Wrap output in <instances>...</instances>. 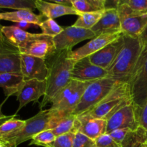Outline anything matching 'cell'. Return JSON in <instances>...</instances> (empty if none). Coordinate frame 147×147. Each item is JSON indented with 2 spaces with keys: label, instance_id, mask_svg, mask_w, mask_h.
I'll return each instance as SVG.
<instances>
[{
  "label": "cell",
  "instance_id": "6da1fadb",
  "mask_svg": "<svg viewBox=\"0 0 147 147\" xmlns=\"http://www.w3.org/2000/svg\"><path fill=\"white\" fill-rule=\"evenodd\" d=\"M70 50L56 51L53 55L46 59L48 67L46 80L47 90L40 103V110H43L45 106L52 103L55 97L71 80L72 70L76 61L70 57Z\"/></svg>",
  "mask_w": 147,
  "mask_h": 147
},
{
  "label": "cell",
  "instance_id": "7a4b0ae2",
  "mask_svg": "<svg viewBox=\"0 0 147 147\" xmlns=\"http://www.w3.org/2000/svg\"><path fill=\"white\" fill-rule=\"evenodd\" d=\"M124 44L111 67L109 76L121 83H128L139 58L144 43L140 37L123 34Z\"/></svg>",
  "mask_w": 147,
  "mask_h": 147
},
{
  "label": "cell",
  "instance_id": "3957f363",
  "mask_svg": "<svg viewBox=\"0 0 147 147\" xmlns=\"http://www.w3.org/2000/svg\"><path fill=\"white\" fill-rule=\"evenodd\" d=\"M57 111L52 109L40 110L32 117L25 120V125L10 137L1 141L4 147H17L31 140L33 136L45 130H50L51 122Z\"/></svg>",
  "mask_w": 147,
  "mask_h": 147
},
{
  "label": "cell",
  "instance_id": "277c9868",
  "mask_svg": "<svg viewBox=\"0 0 147 147\" xmlns=\"http://www.w3.org/2000/svg\"><path fill=\"white\" fill-rule=\"evenodd\" d=\"M119 83L121 82L109 76L92 81L86 88L80 102L71 115L78 117L88 113L101 103Z\"/></svg>",
  "mask_w": 147,
  "mask_h": 147
},
{
  "label": "cell",
  "instance_id": "5b68a950",
  "mask_svg": "<svg viewBox=\"0 0 147 147\" xmlns=\"http://www.w3.org/2000/svg\"><path fill=\"white\" fill-rule=\"evenodd\" d=\"M127 83L132 103L138 113L147 102V43H144L139 60Z\"/></svg>",
  "mask_w": 147,
  "mask_h": 147
},
{
  "label": "cell",
  "instance_id": "8992f818",
  "mask_svg": "<svg viewBox=\"0 0 147 147\" xmlns=\"http://www.w3.org/2000/svg\"><path fill=\"white\" fill-rule=\"evenodd\" d=\"M127 83H119L103 101L86 114L107 121L117 111L131 103Z\"/></svg>",
  "mask_w": 147,
  "mask_h": 147
},
{
  "label": "cell",
  "instance_id": "52a82bcc",
  "mask_svg": "<svg viewBox=\"0 0 147 147\" xmlns=\"http://www.w3.org/2000/svg\"><path fill=\"white\" fill-rule=\"evenodd\" d=\"M90 83L71 80L55 97L50 109L56 111L62 116L70 115L77 107L86 88Z\"/></svg>",
  "mask_w": 147,
  "mask_h": 147
},
{
  "label": "cell",
  "instance_id": "ba28073f",
  "mask_svg": "<svg viewBox=\"0 0 147 147\" xmlns=\"http://www.w3.org/2000/svg\"><path fill=\"white\" fill-rule=\"evenodd\" d=\"M117 9L121 32L131 37H141L147 29V14L134 11L121 0Z\"/></svg>",
  "mask_w": 147,
  "mask_h": 147
},
{
  "label": "cell",
  "instance_id": "9c48e42d",
  "mask_svg": "<svg viewBox=\"0 0 147 147\" xmlns=\"http://www.w3.org/2000/svg\"><path fill=\"white\" fill-rule=\"evenodd\" d=\"M21 57L20 49L0 32V73L21 74Z\"/></svg>",
  "mask_w": 147,
  "mask_h": 147
},
{
  "label": "cell",
  "instance_id": "30bf717a",
  "mask_svg": "<svg viewBox=\"0 0 147 147\" xmlns=\"http://www.w3.org/2000/svg\"><path fill=\"white\" fill-rule=\"evenodd\" d=\"M96 34L92 30L80 28L75 26L64 27L63 32L53 38L56 51L65 50H72L78 43L86 40H92Z\"/></svg>",
  "mask_w": 147,
  "mask_h": 147
},
{
  "label": "cell",
  "instance_id": "8fae6325",
  "mask_svg": "<svg viewBox=\"0 0 147 147\" xmlns=\"http://www.w3.org/2000/svg\"><path fill=\"white\" fill-rule=\"evenodd\" d=\"M140 127L137 113L133 103H129L112 115L107 120L106 134L121 129L135 131Z\"/></svg>",
  "mask_w": 147,
  "mask_h": 147
},
{
  "label": "cell",
  "instance_id": "7c38bea8",
  "mask_svg": "<svg viewBox=\"0 0 147 147\" xmlns=\"http://www.w3.org/2000/svg\"><path fill=\"white\" fill-rule=\"evenodd\" d=\"M109 76L108 70H104L90 62L89 57L76 62L71 73V80L81 82H92Z\"/></svg>",
  "mask_w": 147,
  "mask_h": 147
},
{
  "label": "cell",
  "instance_id": "4fadbf2b",
  "mask_svg": "<svg viewBox=\"0 0 147 147\" xmlns=\"http://www.w3.org/2000/svg\"><path fill=\"white\" fill-rule=\"evenodd\" d=\"M21 74L24 80H47L48 67L45 59L22 54L21 57Z\"/></svg>",
  "mask_w": 147,
  "mask_h": 147
},
{
  "label": "cell",
  "instance_id": "5bb4252c",
  "mask_svg": "<svg viewBox=\"0 0 147 147\" xmlns=\"http://www.w3.org/2000/svg\"><path fill=\"white\" fill-rule=\"evenodd\" d=\"M121 34L122 32H118L108 33L96 36L85 45L79 47L77 50H71L70 53V57L75 61H78L84 57H89L114 41Z\"/></svg>",
  "mask_w": 147,
  "mask_h": 147
},
{
  "label": "cell",
  "instance_id": "9a60e30c",
  "mask_svg": "<svg viewBox=\"0 0 147 147\" xmlns=\"http://www.w3.org/2000/svg\"><path fill=\"white\" fill-rule=\"evenodd\" d=\"M124 44L123 34L97 53L89 56L93 64L108 70L119 55Z\"/></svg>",
  "mask_w": 147,
  "mask_h": 147
},
{
  "label": "cell",
  "instance_id": "2e32d148",
  "mask_svg": "<svg viewBox=\"0 0 147 147\" xmlns=\"http://www.w3.org/2000/svg\"><path fill=\"white\" fill-rule=\"evenodd\" d=\"M46 90V80L40 81L36 79L25 80L20 92L17 95V100L19 101V107L15 115L30 102H38L40 98L45 96Z\"/></svg>",
  "mask_w": 147,
  "mask_h": 147
},
{
  "label": "cell",
  "instance_id": "e0dca14e",
  "mask_svg": "<svg viewBox=\"0 0 147 147\" xmlns=\"http://www.w3.org/2000/svg\"><path fill=\"white\" fill-rule=\"evenodd\" d=\"M107 121L96 119L89 114L78 116L75 131L80 132L90 139L96 141L98 137L106 134Z\"/></svg>",
  "mask_w": 147,
  "mask_h": 147
},
{
  "label": "cell",
  "instance_id": "ac0fdd59",
  "mask_svg": "<svg viewBox=\"0 0 147 147\" xmlns=\"http://www.w3.org/2000/svg\"><path fill=\"white\" fill-rule=\"evenodd\" d=\"M20 50L22 54L45 60L56 52L53 37L45 35L42 33H40L38 37L32 40L24 47L20 49Z\"/></svg>",
  "mask_w": 147,
  "mask_h": 147
},
{
  "label": "cell",
  "instance_id": "d6986e66",
  "mask_svg": "<svg viewBox=\"0 0 147 147\" xmlns=\"http://www.w3.org/2000/svg\"><path fill=\"white\" fill-rule=\"evenodd\" d=\"M96 36L108 33L121 32L117 8L106 9L98 22L91 29Z\"/></svg>",
  "mask_w": 147,
  "mask_h": 147
},
{
  "label": "cell",
  "instance_id": "ffe728a7",
  "mask_svg": "<svg viewBox=\"0 0 147 147\" xmlns=\"http://www.w3.org/2000/svg\"><path fill=\"white\" fill-rule=\"evenodd\" d=\"M0 30L7 40L19 49L25 47L40 34L28 32L16 26H0Z\"/></svg>",
  "mask_w": 147,
  "mask_h": 147
},
{
  "label": "cell",
  "instance_id": "44dd1931",
  "mask_svg": "<svg viewBox=\"0 0 147 147\" xmlns=\"http://www.w3.org/2000/svg\"><path fill=\"white\" fill-rule=\"evenodd\" d=\"M35 4L36 9L40 11L43 17L47 19L54 20L65 15H78V12L73 7H65L57 3L36 0Z\"/></svg>",
  "mask_w": 147,
  "mask_h": 147
},
{
  "label": "cell",
  "instance_id": "7402d4cb",
  "mask_svg": "<svg viewBox=\"0 0 147 147\" xmlns=\"http://www.w3.org/2000/svg\"><path fill=\"white\" fill-rule=\"evenodd\" d=\"M1 20L15 23L27 22L32 24L38 26L44 21L42 14L38 15L34 14L32 10L30 9H20L9 12H0V20Z\"/></svg>",
  "mask_w": 147,
  "mask_h": 147
},
{
  "label": "cell",
  "instance_id": "603a6c76",
  "mask_svg": "<svg viewBox=\"0 0 147 147\" xmlns=\"http://www.w3.org/2000/svg\"><path fill=\"white\" fill-rule=\"evenodd\" d=\"M24 81L25 80L22 74L0 73V87L3 88L7 98L14 95L17 96Z\"/></svg>",
  "mask_w": 147,
  "mask_h": 147
},
{
  "label": "cell",
  "instance_id": "cb8c5ba5",
  "mask_svg": "<svg viewBox=\"0 0 147 147\" xmlns=\"http://www.w3.org/2000/svg\"><path fill=\"white\" fill-rule=\"evenodd\" d=\"M106 0H72L73 8L79 13L103 12L106 9Z\"/></svg>",
  "mask_w": 147,
  "mask_h": 147
},
{
  "label": "cell",
  "instance_id": "d4e9b609",
  "mask_svg": "<svg viewBox=\"0 0 147 147\" xmlns=\"http://www.w3.org/2000/svg\"><path fill=\"white\" fill-rule=\"evenodd\" d=\"M77 117L73 115L61 116L58 114L55 119V126L51 131L56 136L65 134L76 133V122Z\"/></svg>",
  "mask_w": 147,
  "mask_h": 147
},
{
  "label": "cell",
  "instance_id": "484cf974",
  "mask_svg": "<svg viewBox=\"0 0 147 147\" xmlns=\"http://www.w3.org/2000/svg\"><path fill=\"white\" fill-rule=\"evenodd\" d=\"M25 125V120L8 119L0 125V140L3 141L17 133Z\"/></svg>",
  "mask_w": 147,
  "mask_h": 147
},
{
  "label": "cell",
  "instance_id": "4316f807",
  "mask_svg": "<svg viewBox=\"0 0 147 147\" xmlns=\"http://www.w3.org/2000/svg\"><path fill=\"white\" fill-rule=\"evenodd\" d=\"M103 12L95 13H79L78 19L73 26L80 28L90 30L97 24L103 16Z\"/></svg>",
  "mask_w": 147,
  "mask_h": 147
},
{
  "label": "cell",
  "instance_id": "83f0119b",
  "mask_svg": "<svg viewBox=\"0 0 147 147\" xmlns=\"http://www.w3.org/2000/svg\"><path fill=\"white\" fill-rule=\"evenodd\" d=\"M0 8L32 10L36 8V4L33 0H0Z\"/></svg>",
  "mask_w": 147,
  "mask_h": 147
},
{
  "label": "cell",
  "instance_id": "f1b7e54d",
  "mask_svg": "<svg viewBox=\"0 0 147 147\" xmlns=\"http://www.w3.org/2000/svg\"><path fill=\"white\" fill-rule=\"evenodd\" d=\"M57 136L53 133L51 130H45L37 134L31 139L30 145L50 147L55 140Z\"/></svg>",
  "mask_w": 147,
  "mask_h": 147
},
{
  "label": "cell",
  "instance_id": "f546056e",
  "mask_svg": "<svg viewBox=\"0 0 147 147\" xmlns=\"http://www.w3.org/2000/svg\"><path fill=\"white\" fill-rule=\"evenodd\" d=\"M39 27L41 28L42 33L43 34L53 38L60 34L64 29V27H62L52 19H47L44 20Z\"/></svg>",
  "mask_w": 147,
  "mask_h": 147
},
{
  "label": "cell",
  "instance_id": "4dcf8cb0",
  "mask_svg": "<svg viewBox=\"0 0 147 147\" xmlns=\"http://www.w3.org/2000/svg\"><path fill=\"white\" fill-rule=\"evenodd\" d=\"M75 134L70 132L57 136L50 147H73Z\"/></svg>",
  "mask_w": 147,
  "mask_h": 147
},
{
  "label": "cell",
  "instance_id": "1f68e13d",
  "mask_svg": "<svg viewBox=\"0 0 147 147\" xmlns=\"http://www.w3.org/2000/svg\"><path fill=\"white\" fill-rule=\"evenodd\" d=\"M73 147H97L96 141L90 139L86 135L76 132L73 140Z\"/></svg>",
  "mask_w": 147,
  "mask_h": 147
},
{
  "label": "cell",
  "instance_id": "d6a6232c",
  "mask_svg": "<svg viewBox=\"0 0 147 147\" xmlns=\"http://www.w3.org/2000/svg\"><path fill=\"white\" fill-rule=\"evenodd\" d=\"M133 10L147 14V0H121Z\"/></svg>",
  "mask_w": 147,
  "mask_h": 147
},
{
  "label": "cell",
  "instance_id": "836d02e7",
  "mask_svg": "<svg viewBox=\"0 0 147 147\" xmlns=\"http://www.w3.org/2000/svg\"><path fill=\"white\" fill-rule=\"evenodd\" d=\"M97 147H121L111 138L109 134L102 135L96 140Z\"/></svg>",
  "mask_w": 147,
  "mask_h": 147
},
{
  "label": "cell",
  "instance_id": "e575fe53",
  "mask_svg": "<svg viewBox=\"0 0 147 147\" xmlns=\"http://www.w3.org/2000/svg\"><path fill=\"white\" fill-rule=\"evenodd\" d=\"M131 131L129 129H116V130L113 131L111 133L109 134V136H111L112 139L115 142L120 145L121 146L122 143H123V140L126 138V135Z\"/></svg>",
  "mask_w": 147,
  "mask_h": 147
},
{
  "label": "cell",
  "instance_id": "d590c367",
  "mask_svg": "<svg viewBox=\"0 0 147 147\" xmlns=\"http://www.w3.org/2000/svg\"><path fill=\"white\" fill-rule=\"evenodd\" d=\"M137 116L140 126L147 131V102L137 113Z\"/></svg>",
  "mask_w": 147,
  "mask_h": 147
},
{
  "label": "cell",
  "instance_id": "8d00e7d4",
  "mask_svg": "<svg viewBox=\"0 0 147 147\" xmlns=\"http://www.w3.org/2000/svg\"><path fill=\"white\" fill-rule=\"evenodd\" d=\"M31 25H32V24L27 22H21L16 23L15 26L16 27H19L20 29H21V30H23L25 31V30L30 28V27H31Z\"/></svg>",
  "mask_w": 147,
  "mask_h": 147
},
{
  "label": "cell",
  "instance_id": "74e56055",
  "mask_svg": "<svg viewBox=\"0 0 147 147\" xmlns=\"http://www.w3.org/2000/svg\"><path fill=\"white\" fill-rule=\"evenodd\" d=\"M54 3H57V4H60V5L65 6V7H73V4H72V0H54Z\"/></svg>",
  "mask_w": 147,
  "mask_h": 147
},
{
  "label": "cell",
  "instance_id": "f35d334b",
  "mask_svg": "<svg viewBox=\"0 0 147 147\" xmlns=\"http://www.w3.org/2000/svg\"><path fill=\"white\" fill-rule=\"evenodd\" d=\"M8 98H6V99L5 100H4V101L2 102V103H1V104H0V120H1V119H11V118H13V117H14V116H16L15 114L14 115V116H4V114H3L2 113H1V108H2V106H3V105H4V103H5V101L6 100H7V99Z\"/></svg>",
  "mask_w": 147,
  "mask_h": 147
},
{
  "label": "cell",
  "instance_id": "ab89813d",
  "mask_svg": "<svg viewBox=\"0 0 147 147\" xmlns=\"http://www.w3.org/2000/svg\"><path fill=\"white\" fill-rule=\"evenodd\" d=\"M141 39H142L143 43H147V29L144 31V32L141 35Z\"/></svg>",
  "mask_w": 147,
  "mask_h": 147
},
{
  "label": "cell",
  "instance_id": "60d3db41",
  "mask_svg": "<svg viewBox=\"0 0 147 147\" xmlns=\"http://www.w3.org/2000/svg\"><path fill=\"white\" fill-rule=\"evenodd\" d=\"M136 147H147V144L146 143H142Z\"/></svg>",
  "mask_w": 147,
  "mask_h": 147
},
{
  "label": "cell",
  "instance_id": "b9f144b4",
  "mask_svg": "<svg viewBox=\"0 0 147 147\" xmlns=\"http://www.w3.org/2000/svg\"><path fill=\"white\" fill-rule=\"evenodd\" d=\"M8 119H1V120H0V125H1L2 123H4V121H6L8 120Z\"/></svg>",
  "mask_w": 147,
  "mask_h": 147
},
{
  "label": "cell",
  "instance_id": "7bdbcfd3",
  "mask_svg": "<svg viewBox=\"0 0 147 147\" xmlns=\"http://www.w3.org/2000/svg\"><path fill=\"white\" fill-rule=\"evenodd\" d=\"M0 147H4V146H3L2 142H1V140H0Z\"/></svg>",
  "mask_w": 147,
  "mask_h": 147
},
{
  "label": "cell",
  "instance_id": "ee69618b",
  "mask_svg": "<svg viewBox=\"0 0 147 147\" xmlns=\"http://www.w3.org/2000/svg\"><path fill=\"white\" fill-rule=\"evenodd\" d=\"M146 144H147V139H146Z\"/></svg>",
  "mask_w": 147,
  "mask_h": 147
},
{
  "label": "cell",
  "instance_id": "f6af8a7d",
  "mask_svg": "<svg viewBox=\"0 0 147 147\" xmlns=\"http://www.w3.org/2000/svg\"><path fill=\"white\" fill-rule=\"evenodd\" d=\"M0 32H1V30H0Z\"/></svg>",
  "mask_w": 147,
  "mask_h": 147
}]
</instances>
